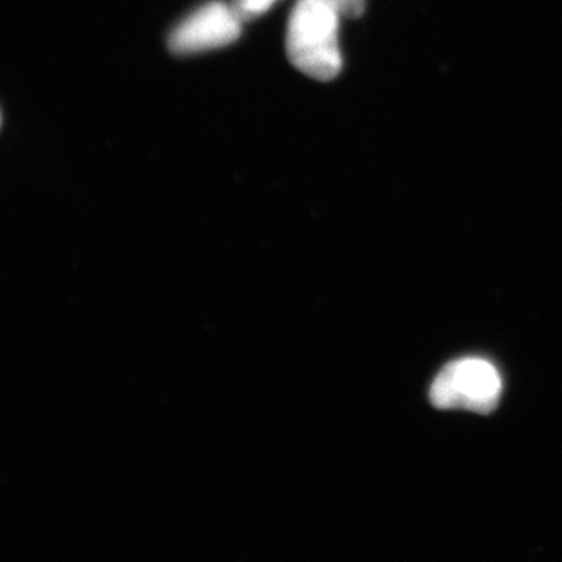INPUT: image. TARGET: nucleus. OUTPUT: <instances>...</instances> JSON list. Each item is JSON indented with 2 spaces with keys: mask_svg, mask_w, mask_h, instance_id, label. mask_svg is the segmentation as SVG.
I'll list each match as a JSON object with an SVG mask.
<instances>
[{
  "mask_svg": "<svg viewBox=\"0 0 562 562\" xmlns=\"http://www.w3.org/2000/svg\"><path fill=\"white\" fill-rule=\"evenodd\" d=\"M341 14L328 0H297L288 22L286 52L292 65L312 79H336L342 69Z\"/></svg>",
  "mask_w": 562,
  "mask_h": 562,
  "instance_id": "obj_1",
  "label": "nucleus"
},
{
  "mask_svg": "<svg viewBox=\"0 0 562 562\" xmlns=\"http://www.w3.org/2000/svg\"><path fill=\"white\" fill-rule=\"evenodd\" d=\"M502 397V376L490 361L464 358L450 362L430 387V402L438 409H468L491 414Z\"/></svg>",
  "mask_w": 562,
  "mask_h": 562,
  "instance_id": "obj_2",
  "label": "nucleus"
},
{
  "mask_svg": "<svg viewBox=\"0 0 562 562\" xmlns=\"http://www.w3.org/2000/svg\"><path fill=\"white\" fill-rule=\"evenodd\" d=\"M241 27L243 21L232 5L210 2L173 29L169 36V49L177 55L220 49L238 40Z\"/></svg>",
  "mask_w": 562,
  "mask_h": 562,
  "instance_id": "obj_3",
  "label": "nucleus"
},
{
  "mask_svg": "<svg viewBox=\"0 0 562 562\" xmlns=\"http://www.w3.org/2000/svg\"><path fill=\"white\" fill-rule=\"evenodd\" d=\"M277 0H235L232 3L233 10L238 14L243 22L257 20L266 11L271 10Z\"/></svg>",
  "mask_w": 562,
  "mask_h": 562,
  "instance_id": "obj_4",
  "label": "nucleus"
},
{
  "mask_svg": "<svg viewBox=\"0 0 562 562\" xmlns=\"http://www.w3.org/2000/svg\"><path fill=\"white\" fill-rule=\"evenodd\" d=\"M338 13L349 20H357L366 9V0H328Z\"/></svg>",
  "mask_w": 562,
  "mask_h": 562,
  "instance_id": "obj_5",
  "label": "nucleus"
},
{
  "mask_svg": "<svg viewBox=\"0 0 562 562\" xmlns=\"http://www.w3.org/2000/svg\"><path fill=\"white\" fill-rule=\"evenodd\" d=\"M0 124H2V114H0Z\"/></svg>",
  "mask_w": 562,
  "mask_h": 562,
  "instance_id": "obj_6",
  "label": "nucleus"
}]
</instances>
